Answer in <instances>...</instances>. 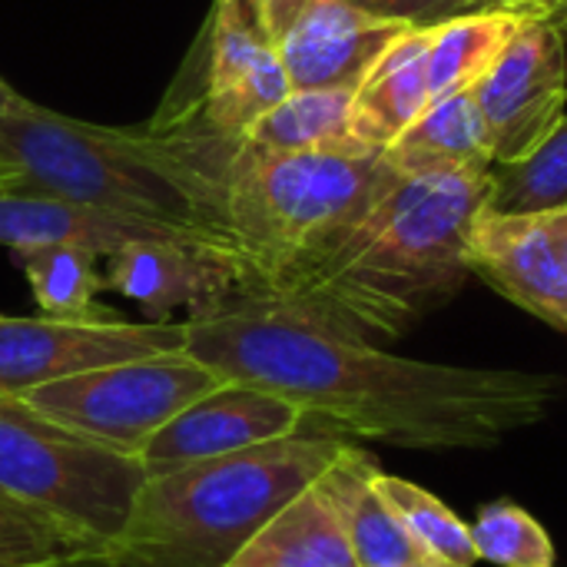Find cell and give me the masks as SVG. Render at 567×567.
Wrapping results in <instances>:
<instances>
[{
  "label": "cell",
  "mask_w": 567,
  "mask_h": 567,
  "mask_svg": "<svg viewBox=\"0 0 567 567\" xmlns=\"http://www.w3.org/2000/svg\"><path fill=\"white\" fill-rule=\"evenodd\" d=\"M375 492L382 495V502L392 508V515L402 522V528L439 561L449 567H475L478 565V551L472 542V528L449 508L442 505L432 492H425L415 482L385 475L382 468L372 478Z\"/></svg>",
  "instance_id": "obj_23"
},
{
  "label": "cell",
  "mask_w": 567,
  "mask_h": 567,
  "mask_svg": "<svg viewBox=\"0 0 567 567\" xmlns=\"http://www.w3.org/2000/svg\"><path fill=\"white\" fill-rule=\"evenodd\" d=\"M468 269L525 312L567 332V262L545 213L482 209L468 236Z\"/></svg>",
  "instance_id": "obj_14"
},
{
  "label": "cell",
  "mask_w": 567,
  "mask_h": 567,
  "mask_svg": "<svg viewBox=\"0 0 567 567\" xmlns=\"http://www.w3.org/2000/svg\"><path fill=\"white\" fill-rule=\"evenodd\" d=\"M223 382L226 379L219 372L183 349L47 382L20 399L43 419L116 455L140 458L146 442L176 412Z\"/></svg>",
  "instance_id": "obj_7"
},
{
  "label": "cell",
  "mask_w": 567,
  "mask_h": 567,
  "mask_svg": "<svg viewBox=\"0 0 567 567\" xmlns=\"http://www.w3.org/2000/svg\"><path fill=\"white\" fill-rule=\"evenodd\" d=\"M495 169L399 176L362 219L259 299L362 339H399L472 276L468 236L488 209Z\"/></svg>",
  "instance_id": "obj_2"
},
{
  "label": "cell",
  "mask_w": 567,
  "mask_h": 567,
  "mask_svg": "<svg viewBox=\"0 0 567 567\" xmlns=\"http://www.w3.org/2000/svg\"><path fill=\"white\" fill-rule=\"evenodd\" d=\"M379 472V462L359 449L355 442H346L336 462L319 475V485L332 498L339 522L346 528L352 558L359 567H449L429 555L392 515V508L375 492L372 478Z\"/></svg>",
  "instance_id": "obj_15"
},
{
  "label": "cell",
  "mask_w": 567,
  "mask_h": 567,
  "mask_svg": "<svg viewBox=\"0 0 567 567\" xmlns=\"http://www.w3.org/2000/svg\"><path fill=\"white\" fill-rule=\"evenodd\" d=\"M472 90L492 140L495 166L525 159L565 116V33L551 20L528 17Z\"/></svg>",
  "instance_id": "obj_10"
},
{
  "label": "cell",
  "mask_w": 567,
  "mask_h": 567,
  "mask_svg": "<svg viewBox=\"0 0 567 567\" xmlns=\"http://www.w3.org/2000/svg\"><path fill=\"white\" fill-rule=\"evenodd\" d=\"M27 96H20L7 80H0V113H7V110H13L17 103H23Z\"/></svg>",
  "instance_id": "obj_31"
},
{
  "label": "cell",
  "mask_w": 567,
  "mask_h": 567,
  "mask_svg": "<svg viewBox=\"0 0 567 567\" xmlns=\"http://www.w3.org/2000/svg\"><path fill=\"white\" fill-rule=\"evenodd\" d=\"M355 3L379 17L402 20L409 27H435L442 20L475 10L478 0H355Z\"/></svg>",
  "instance_id": "obj_27"
},
{
  "label": "cell",
  "mask_w": 567,
  "mask_h": 567,
  "mask_svg": "<svg viewBox=\"0 0 567 567\" xmlns=\"http://www.w3.org/2000/svg\"><path fill=\"white\" fill-rule=\"evenodd\" d=\"M186 352L292 402L309 432L399 449H492L548 419L558 375L405 359L276 302L186 319Z\"/></svg>",
  "instance_id": "obj_1"
},
{
  "label": "cell",
  "mask_w": 567,
  "mask_h": 567,
  "mask_svg": "<svg viewBox=\"0 0 567 567\" xmlns=\"http://www.w3.org/2000/svg\"><path fill=\"white\" fill-rule=\"evenodd\" d=\"M542 20H551V23L565 33V40H567V0H558V3L542 17Z\"/></svg>",
  "instance_id": "obj_32"
},
{
  "label": "cell",
  "mask_w": 567,
  "mask_h": 567,
  "mask_svg": "<svg viewBox=\"0 0 567 567\" xmlns=\"http://www.w3.org/2000/svg\"><path fill=\"white\" fill-rule=\"evenodd\" d=\"M302 3H306V0H249V7L256 10L262 30H266L272 40L292 23V17L302 10Z\"/></svg>",
  "instance_id": "obj_28"
},
{
  "label": "cell",
  "mask_w": 567,
  "mask_h": 567,
  "mask_svg": "<svg viewBox=\"0 0 567 567\" xmlns=\"http://www.w3.org/2000/svg\"><path fill=\"white\" fill-rule=\"evenodd\" d=\"M558 206H567V113L525 159L495 166L488 203L495 213H545Z\"/></svg>",
  "instance_id": "obj_25"
},
{
  "label": "cell",
  "mask_w": 567,
  "mask_h": 567,
  "mask_svg": "<svg viewBox=\"0 0 567 567\" xmlns=\"http://www.w3.org/2000/svg\"><path fill=\"white\" fill-rule=\"evenodd\" d=\"M103 548L0 492V567H86Z\"/></svg>",
  "instance_id": "obj_24"
},
{
  "label": "cell",
  "mask_w": 567,
  "mask_h": 567,
  "mask_svg": "<svg viewBox=\"0 0 567 567\" xmlns=\"http://www.w3.org/2000/svg\"><path fill=\"white\" fill-rule=\"evenodd\" d=\"M146 472L136 458L116 455L30 409L20 395L0 392V492L73 528L106 548Z\"/></svg>",
  "instance_id": "obj_6"
},
{
  "label": "cell",
  "mask_w": 567,
  "mask_h": 567,
  "mask_svg": "<svg viewBox=\"0 0 567 567\" xmlns=\"http://www.w3.org/2000/svg\"><path fill=\"white\" fill-rule=\"evenodd\" d=\"M176 236L169 229H156L146 223L120 219L100 213L83 203L60 199L43 189H30L13 183L10 176L0 179V246L23 249L37 243H76L93 249L100 259L116 252L136 239H166ZM186 239V236H179ZM196 243V239H193Z\"/></svg>",
  "instance_id": "obj_16"
},
{
  "label": "cell",
  "mask_w": 567,
  "mask_h": 567,
  "mask_svg": "<svg viewBox=\"0 0 567 567\" xmlns=\"http://www.w3.org/2000/svg\"><path fill=\"white\" fill-rule=\"evenodd\" d=\"M243 143L262 153L362 146L352 136V90H289L249 126Z\"/></svg>",
  "instance_id": "obj_21"
},
{
  "label": "cell",
  "mask_w": 567,
  "mask_h": 567,
  "mask_svg": "<svg viewBox=\"0 0 567 567\" xmlns=\"http://www.w3.org/2000/svg\"><path fill=\"white\" fill-rule=\"evenodd\" d=\"M186 349V322L0 316V392L23 395L103 365Z\"/></svg>",
  "instance_id": "obj_8"
},
{
  "label": "cell",
  "mask_w": 567,
  "mask_h": 567,
  "mask_svg": "<svg viewBox=\"0 0 567 567\" xmlns=\"http://www.w3.org/2000/svg\"><path fill=\"white\" fill-rule=\"evenodd\" d=\"M13 266L23 272L37 306L53 319H103L110 309L96 306L103 292V276L96 269L100 256L76 243H37L10 249Z\"/></svg>",
  "instance_id": "obj_22"
},
{
  "label": "cell",
  "mask_w": 567,
  "mask_h": 567,
  "mask_svg": "<svg viewBox=\"0 0 567 567\" xmlns=\"http://www.w3.org/2000/svg\"><path fill=\"white\" fill-rule=\"evenodd\" d=\"M276 40L262 30L249 0H216L206 33V73L193 103L159 120H199L209 133L243 143L249 126L289 96Z\"/></svg>",
  "instance_id": "obj_9"
},
{
  "label": "cell",
  "mask_w": 567,
  "mask_h": 567,
  "mask_svg": "<svg viewBox=\"0 0 567 567\" xmlns=\"http://www.w3.org/2000/svg\"><path fill=\"white\" fill-rule=\"evenodd\" d=\"M226 567H359L319 478L286 502Z\"/></svg>",
  "instance_id": "obj_19"
},
{
  "label": "cell",
  "mask_w": 567,
  "mask_h": 567,
  "mask_svg": "<svg viewBox=\"0 0 567 567\" xmlns=\"http://www.w3.org/2000/svg\"><path fill=\"white\" fill-rule=\"evenodd\" d=\"M395 179L382 150L262 153L239 143L226 173V219L249 299L336 243Z\"/></svg>",
  "instance_id": "obj_5"
},
{
  "label": "cell",
  "mask_w": 567,
  "mask_h": 567,
  "mask_svg": "<svg viewBox=\"0 0 567 567\" xmlns=\"http://www.w3.org/2000/svg\"><path fill=\"white\" fill-rule=\"evenodd\" d=\"M239 143L199 120L96 126L30 100L0 113V173L100 213L233 249L226 173Z\"/></svg>",
  "instance_id": "obj_3"
},
{
  "label": "cell",
  "mask_w": 567,
  "mask_h": 567,
  "mask_svg": "<svg viewBox=\"0 0 567 567\" xmlns=\"http://www.w3.org/2000/svg\"><path fill=\"white\" fill-rule=\"evenodd\" d=\"M0 179H3V173H0Z\"/></svg>",
  "instance_id": "obj_33"
},
{
  "label": "cell",
  "mask_w": 567,
  "mask_h": 567,
  "mask_svg": "<svg viewBox=\"0 0 567 567\" xmlns=\"http://www.w3.org/2000/svg\"><path fill=\"white\" fill-rule=\"evenodd\" d=\"M103 289L133 299L150 322H169L179 309L206 319L249 299V272L236 252L209 243L136 239L106 256Z\"/></svg>",
  "instance_id": "obj_11"
},
{
  "label": "cell",
  "mask_w": 567,
  "mask_h": 567,
  "mask_svg": "<svg viewBox=\"0 0 567 567\" xmlns=\"http://www.w3.org/2000/svg\"><path fill=\"white\" fill-rule=\"evenodd\" d=\"M382 156L399 176L495 169L492 140L478 113L475 90L468 86L442 100H432L425 113L382 150Z\"/></svg>",
  "instance_id": "obj_18"
},
{
  "label": "cell",
  "mask_w": 567,
  "mask_h": 567,
  "mask_svg": "<svg viewBox=\"0 0 567 567\" xmlns=\"http://www.w3.org/2000/svg\"><path fill=\"white\" fill-rule=\"evenodd\" d=\"M558 0H478L475 10H515L525 17H545Z\"/></svg>",
  "instance_id": "obj_29"
},
{
  "label": "cell",
  "mask_w": 567,
  "mask_h": 567,
  "mask_svg": "<svg viewBox=\"0 0 567 567\" xmlns=\"http://www.w3.org/2000/svg\"><path fill=\"white\" fill-rule=\"evenodd\" d=\"M525 20L515 10H468L435 23L429 40V96L442 100L475 86Z\"/></svg>",
  "instance_id": "obj_20"
},
{
  "label": "cell",
  "mask_w": 567,
  "mask_h": 567,
  "mask_svg": "<svg viewBox=\"0 0 567 567\" xmlns=\"http://www.w3.org/2000/svg\"><path fill=\"white\" fill-rule=\"evenodd\" d=\"M349 439L296 432L239 455L150 475L120 535L86 567H226Z\"/></svg>",
  "instance_id": "obj_4"
},
{
  "label": "cell",
  "mask_w": 567,
  "mask_h": 567,
  "mask_svg": "<svg viewBox=\"0 0 567 567\" xmlns=\"http://www.w3.org/2000/svg\"><path fill=\"white\" fill-rule=\"evenodd\" d=\"M432 27L399 33L352 90V136L369 150H385L432 103L429 96Z\"/></svg>",
  "instance_id": "obj_17"
},
{
  "label": "cell",
  "mask_w": 567,
  "mask_h": 567,
  "mask_svg": "<svg viewBox=\"0 0 567 567\" xmlns=\"http://www.w3.org/2000/svg\"><path fill=\"white\" fill-rule=\"evenodd\" d=\"M545 219H548V226H551V233H555V239H558V249H561V256H565L567 262V206L545 209Z\"/></svg>",
  "instance_id": "obj_30"
},
{
  "label": "cell",
  "mask_w": 567,
  "mask_h": 567,
  "mask_svg": "<svg viewBox=\"0 0 567 567\" xmlns=\"http://www.w3.org/2000/svg\"><path fill=\"white\" fill-rule=\"evenodd\" d=\"M478 561L498 567H555L551 535L518 505L495 502L478 512L472 525Z\"/></svg>",
  "instance_id": "obj_26"
},
{
  "label": "cell",
  "mask_w": 567,
  "mask_h": 567,
  "mask_svg": "<svg viewBox=\"0 0 567 567\" xmlns=\"http://www.w3.org/2000/svg\"><path fill=\"white\" fill-rule=\"evenodd\" d=\"M306 429V415L262 389L243 382H223L176 412L140 452V465L150 475L176 472L196 462L239 455L246 449L289 439Z\"/></svg>",
  "instance_id": "obj_12"
},
{
  "label": "cell",
  "mask_w": 567,
  "mask_h": 567,
  "mask_svg": "<svg viewBox=\"0 0 567 567\" xmlns=\"http://www.w3.org/2000/svg\"><path fill=\"white\" fill-rule=\"evenodd\" d=\"M409 23L379 17L355 0H306L276 37L292 90H355Z\"/></svg>",
  "instance_id": "obj_13"
}]
</instances>
